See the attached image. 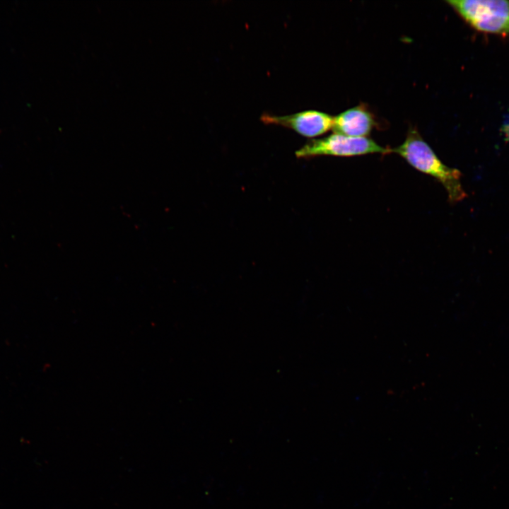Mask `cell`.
<instances>
[{"label": "cell", "mask_w": 509, "mask_h": 509, "mask_svg": "<svg viewBox=\"0 0 509 509\" xmlns=\"http://www.w3.org/2000/svg\"><path fill=\"white\" fill-rule=\"evenodd\" d=\"M417 170L428 175L445 187L451 203L462 200L466 193L461 173L445 165L415 129H409L404 142L392 150Z\"/></svg>", "instance_id": "6da1fadb"}, {"label": "cell", "mask_w": 509, "mask_h": 509, "mask_svg": "<svg viewBox=\"0 0 509 509\" xmlns=\"http://www.w3.org/2000/svg\"><path fill=\"white\" fill-rule=\"evenodd\" d=\"M447 3L476 30L509 35V1L449 0Z\"/></svg>", "instance_id": "7a4b0ae2"}, {"label": "cell", "mask_w": 509, "mask_h": 509, "mask_svg": "<svg viewBox=\"0 0 509 509\" xmlns=\"http://www.w3.org/2000/svg\"><path fill=\"white\" fill-rule=\"evenodd\" d=\"M390 151L368 137L355 138L333 133L307 142L296 151V156L299 158L319 156L349 157L372 153L385 154Z\"/></svg>", "instance_id": "3957f363"}, {"label": "cell", "mask_w": 509, "mask_h": 509, "mask_svg": "<svg viewBox=\"0 0 509 509\" xmlns=\"http://www.w3.org/2000/svg\"><path fill=\"white\" fill-rule=\"evenodd\" d=\"M261 120L266 124L281 126L309 138L325 134L332 129L334 124V117L314 110L283 116L264 114Z\"/></svg>", "instance_id": "277c9868"}, {"label": "cell", "mask_w": 509, "mask_h": 509, "mask_svg": "<svg viewBox=\"0 0 509 509\" xmlns=\"http://www.w3.org/2000/svg\"><path fill=\"white\" fill-rule=\"evenodd\" d=\"M375 125L373 114L361 104L334 117L332 129L337 134L363 138L371 132Z\"/></svg>", "instance_id": "5b68a950"}]
</instances>
